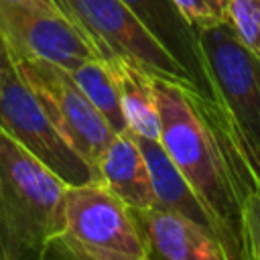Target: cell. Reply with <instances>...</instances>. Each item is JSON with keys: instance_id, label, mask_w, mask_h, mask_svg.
<instances>
[{"instance_id": "3957f363", "label": "cell", "mask_w": 260, "mask_h": 260, "mask_svg": "<svg viewBox=\"0 0 260 260\" xmlns=\"http://www.w3.org/2000/svg\"><path fill=\"white\" fill-rule=\"evenodd\" d=\"M146 244L130 211L102 183L67 185L63 223L43 260H142Z\"/></svg>"}, {"instance_id": "30bf717a", "label": "cell", "mask_w": 260, "mask_h": 260, "mask_svg": "<svg viewBox=\"0 0 260 260\" xmlns=\"http://www.w3.org/2000/svg\"><path fill=\"white\" fill-rule=\"evenodd\" d=\"M146 244L148 260H230L223 246L199 225L160 209H130Z\"/></svg>"}, {"instance_id": "44dd1931", "label": "cell", "mask_w": 260, "mask_h": 260, "mask_svg": "<svg viewBox=\"0 0 260 260\" xmlns=\"http://www.w3.org/2000/svg\"><path fill=\"white\" fill-rule=\"evenodd\" d=\"M142 260H148V258H142Z\"/></svg>"}, {"instance_id": "6da1fadb", "label": "cell", "mask_w": 260, "mask_h": 260, "mask_svg": "<svg viewBox=\"0 0 260 260\" xmlns=\"http://www.w3.org/2000/svg\"><path fill=\"white\" fill-rule=\"evenodd\" d=\"M152 83L162 148L213 215L230 260H250L244 201L260 189V179L230 120L219 104L179 83L158 77Z\"/></svg>"}, {"instance_id": "52a82bcc", "label": "cell", "mask_w": 260, "mask_h": 260, "mask_svg": "<svg viewBox=\"0 0 260 260\" xmlns=\"http://www.w3.org/2000/svg\"><path fill=\"white\" fill-rule=\"evenodd\" d=\"M14 67L59 134L95 169L102 152L116 134L73 81L71 73L43 59H16Z\"/></svg>"}, {"instance_id": "ac0fdd59", "label": "cell", "mask_w": 260, "mask_h": 260, "mask_svg": "<svg viewBox=\"0 0 260 260\" xmlns=\"http://www.w3.org/2000/svg\"><path fill=\"white\" fill-rule=\"evenodd\" d=\"M12 65H14L12 55H10V51H8V45H6L4 37H2V32H0V73L6 71V69L12 67Z\"/></svg>"}, {"instance_id": "7a4b0ae2", "label": "cell", "mask_w": 260, "mask_h": 260, "mask_svg": "<svg viewBox=\"0 0 260 260\" xmlns=\"http://www.w3.org/2000/svg\"><path fill=\"white\" fill-rule=\"evenodd\" d=\"M67 185L0 128V260H43Z\"/></svg>"}, {"instance_id": "d6986e66", "label": "cell", "mask_w": 260, "mask_h": 260, "mask_svg": "<svg viewBox=\"0 0 260 260\" xmlns=\"http://www.w3.org/2000/svg\"><path fill=\"white\" fill-rule=\"evenodd\" d=\"M18 4H57L55 0H0V8L18 6Z\"/></svg>"}, {"instance_id": "7c38bea8", "label": "cell", "mask_w": 260, "mask_h": 260, "mask_svg": "<svg viewBox=\"0 0 260 260\" xmlns=\"http://www.w3.org/2000/svg\"><path fill=\"white\" fill-rule=\"evenodd\" d=\"M98 181L130 209L154 207V189L148 162L128 130L116 134L98 160Z\"/></svg>"}, {"instance_id": "4fadbf2b", "label": "cell", "mask_w": 260, "mask_h": 260, "mask_svg": "<svg viewBox=\"0 0 260 260\" xmlns=\"http://www.w3.org/2000/svg\"><path fill=\"white\" fill-rule=\"evenodd\" d=\"M108 63L112 65L118 79L122 112L128 130L136 136L158 140L160 120L154 98V83H152L154 77L126 59H112Z\"/></svg>"}, {"instance_id": "5bb4252c", "label": "cell", "mask_w": 260, "mask_h": 260, "mask_svg": "<svg viewBox=\"0 0 260 260\" xmlns=\"http://www.w3.org/2000/svg\"><path fill=\"white\" fill-rule=\"evenodd\" d=\"M69 73L79 89L87 95V100L95 106V110L104 116V120L110 124L114 134L128 132V124L122 112L120 87L112 65L102 57H93Z\"/></svg>"}, {"instance_id": "9a60e30c", "label": "cell", "mask_w": 260, "mask_h": 260, "mask_svg": "<svg viewBox=\"0 0 260 260\" xmlns=\"http://www.w3.org/2000/svg\"><path fill=\"white\" fill-rule=\"evenodd\" d=\"M225 20L238 41L260 57V0H228Z\"/></svg>"}, {"instance_id": "ba28073f", "label": "cell", "mask_w": 260, "mask_h": 260, "mask_svg": "<svg viewBox=\"0 0 260 260\" xmlns=\"http://www.w3.org/2000/svg\"><path fill=\"white\" fill-rule=\"evenodd\" d=\"M0 32L12 61L43 59L67 71L100 57L87 35L57 4H18L0 8Z\"/></svg>"}, {"instance_id": "277c9868", "label": "cell", "mask_w": 260, "mask_h": 260, "mask_svg": "<svg viewBox=\"0 0 260 260\" xmlns=\"http://www.w3.org/2000/svg\"><path fill=\"white\" fill-rule=\"evenodd\" d=\"M197 35L215 100L260 179V57L238 41L228 20Z\"/></svg>"}, {"instance_id": "e0dca14e", "label": "cell", "mask_w": 260, "mask_h": 260, "mask_svg": "<svg viewBox=\"0 0 260 260\" xmlns=\"http://www.w3.org/2000/svg\"><path fill=\"white\" fill-rule=\"evenodd\" d=\"M244 232L248 258L260 260V189H254L244 201Z\"/></svg>"}, {"instance_id": "9c48e42d", "label": "cell", "mask_w": 260, "mask_h": 260, "mask_svg": "<svg viewBox=\"0 0 260 260\" xmlns=\"http://www.w3.org/2000/svg\"><path fill=\"white\" fill-rule=\"evenodd\" d=\"M136 18L148 28V32L181 63V67L191 77L195 91L215 102V93L205 69L203 51L199 45L197 28H193L187 18L179 12L173 0H122Z\"/></svg>"}, {"instance_id": "2e32d148", "label": "cell", "mask_w": 260, "mask_h": 260, "mask_svg": "<svg viewBox=\"0 0 260 260\" xmlns=\"http://www.w3.org/2000/svg\"><path fill=\"white\" fill-rule=\"evenodd\" d=\"M173 2L179 8V12L187 18V22L197 30L215 26L225 20V12L217 6L215 0H173Z\"/></svg>"}, {"instance_id": "8992f818", "label": "cell", "mask_w": 260, "mask_h": 260, "mask_svg": "<svg viewBox=\"0 0 260 260\" xmlns=\"http://www.w3.org/2000/svg\"><path fill=\"white\" fill-rule=\"evenodd\" d=\"M0 128L65 185L98 181L95 169L59 134L14 65L0 73Z\"/></svg>"}, {"instance_id": "5b68a950", "label": "cell", "mask_w": 260, "mask_h": 260, "mask_svg": "<svg viewBox=\"0 0 260 260\" xmlns=\"http://www.w3.org/2000/svg\"><path fill=\"white\" fill-rule=\"evenodd\" d=\"M55 2L87 35L102 59H126L152 77L167 79L195 91V85L181 63L148 32V28L122 0Z\"/></svg>"}, {"instance_id": "8fae6325", "label": "cell", "mask_w": 260, "mask_h": 260, "mask_svg": "<svg viewBox=\"0 0 260 260\" xmlns=\"http://www.w3.org/2000/svg\"><path fill=\"white\" fill-rule=\"evenodd\" d=\"M134 138H136V142L148 162V169H150V179H152V189H154V207H160V209H167V211H173V213L185 217L187 221L209 232L221 244L219 225L215 223L213 215L207 211L203 201L195 195L191 185L185 181V177L179 173L175 162L169 158L160 140L142 138L136 134H134Z\"/></svg>"}, {"instance_id": "ffe728a7", "label": "cell", "mask_w": 260, "mask_h": 260, "mask_svg": "<svg viewBox=\"0 0 260 260\" xmlns=\"http://www.w3.org/2000/svg\"><path fill=\"white\" fill-rule=\"evenodd\" d=\"M215 2H217V6H219L223 12H225V4H228V0H215Z\"/></svg>"}]
</instances>
